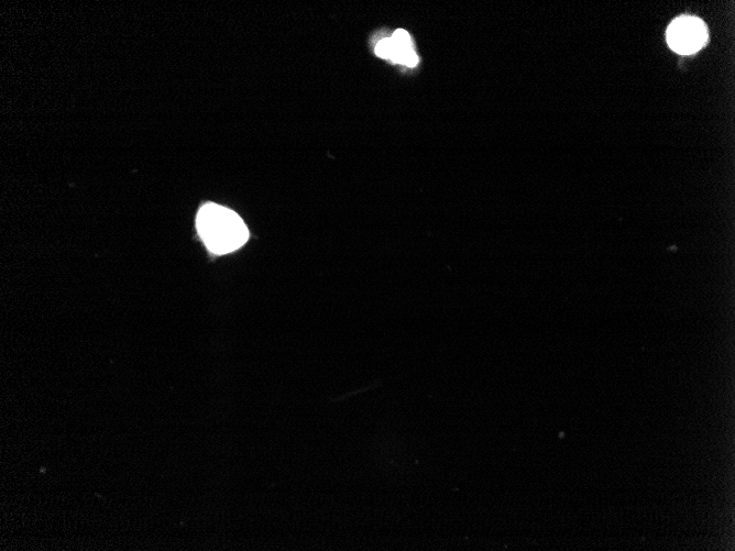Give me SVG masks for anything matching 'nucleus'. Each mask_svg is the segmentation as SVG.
<instances>
[{"label":"nucleus","instance_id":"2","mask_svg":"<svg viewBox=\"0 0 735 551\" xmlns=\"http://www.w3.org/2000/svg\"><path fill=\"white\" fill-rule=\"evenodd\" d=\"M708 30L704 21L693 16H682L667 30L669 47L679 54H693L705 46Z\"/></svg>","mask_w":735,"mask_h":551},{"label":"nucleus","instance_id":"3","mask_svg":"<svg viewBox=\"0 0 735 551\" xmlns=\"http://www.w3.org/2000/svg\"><path fill=\"white\" fill-rule=\"evenodd\" d=\"M376 53L382 59H390L410 68L419 63L418 55L412 49V39L403 29L394 32L391 38L381 40L377 44Z\"/></svg>","mask_w":735,"mask_h":551},{"label":"nucleus","instance_id":"1","mask_svg":"<svg viewBox=\"0 0 735 551\" xmlns=\"http://www.w3.org/2000/svg\"><path fill=\"white\" fill-rule=\"evenodd\" d=\"M196 227L208 250L216 255H226L243 247L249 238L244 220L216 204H206L200 209Z\"/></svg>","mask_w":735,"mask_h":551}]
</instances>
